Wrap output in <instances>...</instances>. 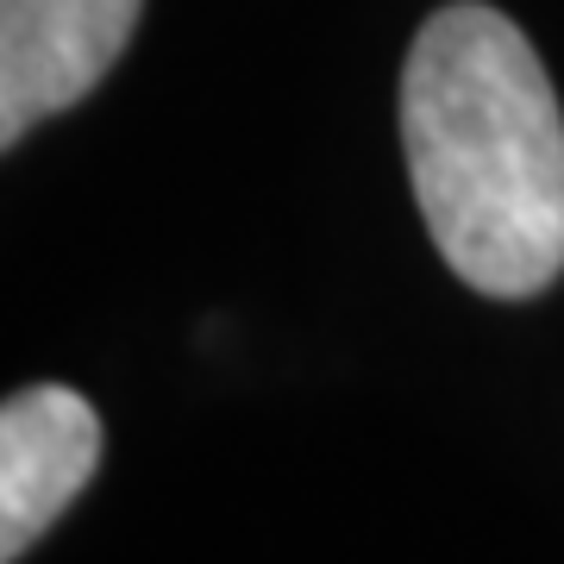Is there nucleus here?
Instances as JSON below:
<instances>
[{
	"label": "nucleus",
	"instance_id": "obj_1",
	"mask_svg": "<svg viewBox=\"0 0 564 564\" xmlns=\"http://www.w3.org/2000/svg\"><path fill=\"white\" fill-rule=\"evenodd\" d=\"M402 144L421 220L452 276L527 302L564 270V113L508 13L452 0L402 69Z\"/></svg>",
	"mask_w": 564,
	"mask_h": 564
},
{
	"label": "nucleus",
	"instance_id": "obj_2",
	"mask_svg": "<svg viewBox=\"0 0 564 564\" xmlns=\"http://www.w3.org/2000/svg\"><path fill=\"white\" fill-rule=\"evenodd\" d=\"M144 0H0V151L120 63Z\"/></svg>",
	"mask_w": 564,
	"mask_h": 564
},
{
	"label": "nucleus",
	"instance_id": "obj_3",
	"mask_svg": "<svg viewBox=\"0 0 564 564\" xmlns=\"http://www.w3.org/2000/svg\"><path fill=\"white\" fill-rule=\"evenodd\" d=\"M101 464V421L76 389L39 383L0 402V564L63 521Z\"/></svg>",
	"mask_w": 564,
	"mask_h": 564
}]
</instances>
